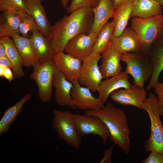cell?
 Here are the masks:
<instances>
[{
  "label": "cell",
  "instance_id": "1",
  "mask_svg": "<svg viewBox=\"0 0 163 163\" xmlns=\"http://www.w3.org/2000/svg\"><path fill=\"white\" fill-rule=\"evenodd\" d=\"M92 8L84 7L65 15L51 26L47 38L56 53L64 52L68 42L81 34H89L93 23Z\"/></svg>",
  "mask_w": 163,
  "mask_h": 163
},
{
  "label": "cell",
  "instance_id": "2",
  "mask_svg": "<svg viewBox=\"0 0 163 163\" xmlns=\"http://www.w3.org/2000/svg\"><path fill=\"white\" fill-rule=\"evenodd\" d=\"M85 113L100 118L109 131L110 141L128 154L130 146L129 136L130 130L123 110L109 103L101 109L87 110L85 111Z\"/></svg>",
  "mask_w": 163,
  "mask_h": 163
},
{
  "label": "cell",
  "instance_id": "3",
  "mask_svg": "<svg viewBox=\"0 0 163 163\" xmlns=\"http://www.w3.org/2000/svg\"><path fill=\"white\" fill-rule=\"evenodd\" d=\"M142 105L143 110L149 114L151 125L150 136L144 143V148L148 152L163 153V125L160 118L157 97L151 92Z\"/></svg>",
  "mask_w": 163,
  "mask_h": 163
},
{
  "label": "cell",
  "instance_id": "4",
  "mask_svg": "<svg viewBox=\"0 0 163 163\" xmlns=\"http://www.w3.org/2000/svg\"><path fill=\"white\" fill-rule=\"evenodd\" d=\"M162 14L150 18L133 17L130 28L137 34L142 47V53L148 56L150 49L162 31Z\"/></svg>",
  "mask_w": 163,
  "mask_h": 163
},
{
  "label": "cell",
  "instance_id": "5",
  "mask_svg": "<svg viewBox=\"0 0 163 163\" xmlns=\"http://www.w3.org/2000/svg\"><path fill=\"white\" fill-rule=\"evenodd\" d=\"M52 127L58 137L76 150L79 149L81 136L78 133L73 114L69 110L61 111L54 109Z\"/></svg>",
  "mask_w": 163,
  "mask_h": 163
},
{
  "label": "cell",
  "instance_id": "6",
  "mask_svg": "<svg viewBox=\"0 0 163 163\" xmlns=\"http://www.w3.org/2000/svg\"><path fill=\"white\" fill-rule=\"evenodd\" d=\"M121 59L126 64L125 72L133 77L134 84L144 87L145 82L151 78L153 71L148 56L142 52H131L121 54Z\"/></svg>",
  "mask_w": 163,
  "mask_h": 163
},
{
  "label": "cell",
  "instance_id": "7",
  "mask_svg": "<svg viewBox=\"0 0 163 163\" xmlns=\"http://www.w3.org/2000/svg\"><path fill=\"white\" fill-rule=\"evenodd\" d=\"M30 79L36 83L38 89V96L43 103L50 101L52 94L53 78L58 70L53 58L42 64L38 63L33 66Z\"/></svg>",
  "mask_w": 163,
  "mask_h": 163
},
{
  "label": "cell",
  "instance_id": "8",
  "mask_svg": "<svg viewBox=\"0 0 163 163\" xmlns=\"http://www.w3.org/2000/svg\"><path fill=\"white\" fill-rule=\"evenodd\" d=\"M76 128L81 136L92 134L100 136L105 145L110 137L109 131L104 122L99 117L91 115L79 113L73 114Z\"/></svg>",
  "mask_w": 163,
  "mask_h": 163
},
{
  "label": "cell",
  "instance_id": "9",
  "mask_svg": "<svg viewBox=\"0 0 163 163\" xmlns=\"http://www.w3.org/2000/svg\"><path fill=\"white\" fill-rule=\"evenodd\" d=\"M101 57L100 53H91L82 61L78 81L81 85L94 92L97 91L103 78L98 65Z\"/></svg>",
  "mask_w": 163,
  "mask_h": 163
},
{
  "label": "cell",
  "instance_id": "10",
  "mask_svg": "<svg viewBox=\"0 0 163 163\" xmlns=\"http://www.w3.org/2000/svg\"><path fill=\"white\" fill-rule=\"evenodd\" d=\"M146 95L144 87L131 84L129 88L114 91L110 96L112 100L122 105H132L143 110L142 104L146 99Z\"/></svg>",
  "mask_w": 163,
  "mask_h": 163
},
{
  "label": "cell",
  "instance_id": "11",
  "mask_svg": "<svg viewBox=\"0 0 163 163\" xmlns=\"http://www.w3.org/2000/svg\"><path fill=\"white\" fill-rule=\"evenodd\" d=\"M72 83L71 97L76 108L85 111L99 110L104 106L99 97H95L91 90L86 87L82 86L78 81Z\"/></svg>",
  "mask_w": 163,
  "mask_h": 163
},
{
  "label": "cell",
  "instance_id": "12",
  "mask_svg": "<svg viewBox=\"0 0 163 163\" xmlns=\"http://www.w3.org/2000/svg\"><path fill=\"white\" fill-rule=\"evenodd\" d=\"M58 69L72 82L78 80L82 61L63 52H59L54 57Z\"/></svg>",
  "mask_w": 163,
  "mask_h": 163
},
{
  "label": "cell",
  "instance_id": "13",
  "mask_svg": "<svg viewBox=\"0 0 163 163\" xmlns=\"http://www.w3.org/2000/svg\"><path fill=\"white\" fill-rule=\"evenodd\" d=\"M96 38L89 34L79 35L68 42L64 51L82 61L92 53Z\"/></svg>",
  "mask_w": 163,
  "mask_h": 163
},
{
  "label": "cell",
  "instance_id": "14",
  "mask_svg": "<svg viewBox=\"0 0 163 163\" xmlns=\"http://www.w3.org/2000/svg\"><path fill=\"white\" fill-rule=\"evenodd\" d=\"M53 82L57 104L61 107L67 106L73 109H76L71 97L73 83L68 80L58 70L54 75Z\"/></svg>",
  "mask_w": 163,
  "mask_h": 163
},
{
  "label": "cell",
  "instance_id": "15",
  "mask_svg": "<svg viewBox=\"0 0 163 163\" xmlns=\"http://www.w3.org/2000/svg\"><path fill=\"white\" fill-rule=\"evenodd\" d=\"M115 11L111 0H100L97 5L92 8L94 18L89 34L96 38L102 27L113 18Z\"/></svg>",
  "mask_w": 163,
  "mask_h": 163
},
{
  "label": "cell",
  "instance_id": "16",
  "mask_svg": "<svg viewBox=\"0 0 163 163\" xmlns=\"http://www.w3.org/2000/svg\"><path fill=\"white\" fill-rule=\"evenodd\" d=\"M102 54L100 68L103 78H109L122 71L121 54L115 49L112 42Z\"/></svg>",
  "mask_w": 163,
  "mask_h": 163
},
{
  "label": "cell",
  "instance_id": "17",
  "mask_svg": "<svg viewBox=\"0 0 163 163\" xmlns=\"http://www.w3.org/2000/svg\"><path fill=\"white\" fill-rule=\"evenodd\" d=\"M112 43L115 49L121 54L130 52H142L139 36L136 32L130 27L126 28L120 36H114Z\"/></svg>",
  "mask_w": 163,
  "mask_h": 163
},
{
  "label": "cell",
  "instance_id": "18",
  "mask_svg": "<svg viewBox=\"0 0 163 163\" xmlns=\"http://www.w3.org/2000/svg\"><path fill=\"white\" fill-rule=\"evenodd\" d=\"M129 75L125 72L121 71L119 74L102 81L97 89L99 98L104 104L108 97L113 91L121 88H129L131 84L129 81Z\"/></svg>",
  "mask_w": 163,
  "mask_h": 163
},
{
  "label": "cell",
  "instance_id": "19",
  "mask_svg": "<svg viewBox=\"0 0 163 163\" xmlns=\"http://www.w3.org/2000/svg\"><path fill=\"white\" fill-rule=\"evenodd\" d=\"M153 67L152 75L146 87L147 90L154 88L158 82L161 73L163 70V31L153 45L148 56Z\"/></svg>",
  "mask_w": 163,
  "mask_h": 163
},
{
  "label": "cell",
  "instance_id": "20",
  "mask_svg": "<svg viewBox=\"0 0 163 163\" xmlns=\"http://www.w3.org/2000/svg\"><path fill=\"white\" fill-rule=\"evenodd\" d=\"M18 52L23 66H33L38 63L37 54L30 38L19 34L11 37Z\"/></svg>",
  "mask_w": 163,
  "mask_h": 163
},
{
  "label": "cell",
  "instance_id": "21",
  "mask_svg": "<svg viewBox=\"0 0 163 163\" xmlns=\"http://www.w3.org/2000/svg\"><path fill=\"white\" fill-rule=\"evenodd\" d=\"M27 13L31 15L38 26L39 30L48 38L51 25L46 16L41 0H26Z\"/></svg>",
  "mask_w": 163,
  "mask_h": 163
},
{
  "label": "cell",
  "instance_id": "22",
  "mask_svg": "<svg viewBox=\"0 0 163 163\" xmlns=\"http://www.w3.org/2000/svg\"><path fill=\"white\" fill-rule=\"evenodd\" d=\"M21 12L9 10L2 12L0 16V37H11L19 34Z\"/></svg>",
  "mask_w": 163,
  "mask_h": 163
},
{
  "label": "cell",
  "instance_id": "23",
  "mask_svg": "<svg viewBox=\"0 0 163 163\" xmlns=\"http://www.w3.org/2000/svg\"><path fill=\"white\" fill-rule=\"evenodd\" d=\"M30 38L35 50L39 63L43 64L53 58L56 53L53 50L48 38L40 31H33Z\"/></svg>",
  "mask_w": 163,
  "mask_h": 163
},
{
  "label": "cell",
  "instance_id": "24",
  "mask_svg": "<svg viewBox=\"0 0 163 163\" xmlns=\"http://www.w3.org/2000/svg\"><path fill=\"white\" fill-rule=\"evenodd\" d=\"M0 42L5 46L7 56L11 61L12 65L14 79L20 78L23 77L25 73L22 66H23L21 59L12 39L10 37H1Z\"/></svg>",
  "mask_w": 163,
  "mask_h": 163
},
{
  "label": "cell",
  "instance_id": "25",
  "mask_svg": "<svg viewBox=\"0 0 163 163\" xmlns=\"http://www.w3.org/2000/svg\"><path fill=\"white\" fill-rule=\"evenodd\" d=\"M32 97V95L31 94H27L15 104L5 111L0 120V136L9 130L11 125L21 112L24 104Z\"/></svg>",
  "mask_w": 163,
  "mask_h": 163
},
{
  "label": "cell",
  "instance_id": "26",
  "mask_svg": "<svg viewBox=\"0 0 163 163\" xmlns=\"http://www.w3.org/2000/svg\"><path fill=\"white\" fill-rule=\"evenodd\" d=\"M133 17L146 18L162 14V6L153 0H134Z\"/></svg>",
  "mask_w": 163,
  "mask_h": 163
},
{
  "label": "cell",
  "instance_id": "27",
  "mask_svg": "<svg viewBox=\"0 0 163 163\" xmlns=\"http://www.w3.org/2000/svg\"><path fill=\"white\" fill-rule=\"evenodd\" d=\"M133 10V2L126 3L115 9L112 20L114 26V36L118 37L123 33Z\"/></svg>",
  "mask_w": 163,
  "mask_h": 163
},
{
  "label": "cell",
  "instance_id": "28",
  "mask_svg": "<svg viewBox=\"0 0 163 163\" xmlns=\"http://www.w3.org/2000/svg\"><path fill=\"white\" fill-rule=\"evenodd\" d=\"M113 22H107L97 35L94 45L92 53H102L112 42L114 35Z\"/></svg>",
  "mask_w": 163,
  "mask_h": 163
},
{
  "label": "cell",
  "instance_id": "29",
  "mask_svg": "<svg viewBox=\"0 0 163 163\" xmlns=\"http://www.w3.org/2000/svg\"><path fill=\"white\" fill-rule=\"evenodd\" d=\"M37 30H39L38 27L31 15L27 12H21L19 31L21 36L28 37L30 31L33 32Z\"/></svg>",
  "mask_w": 163,
  "mask_h": 163
},
{
  "label": "cell",
  "instance_id": "30",
  "mask_svg": "<svg viewBox=\"0 0 163 163\" xmlns=\"http://www.w3.org/2000/svg\"><path fill=\"white\" fill-rule=\"evenodd\" d=\"M14 10L27 13L26 0H0V11Z\"/></svg>",
  "mask_w": 163,
  "mask_h": 163
},
{
  "label": "cell",
  "instance_id": "31",
  "mask_svg": "<svg viewBox=\"0 0 163 163\" xmlns=\"http://www.w3.org/2000/svg\"><path fill=\"white\" fill-rule=\"evenodd\" d=\"M100 0H72L70 5L66 8L67 12H72L84 7L93 8L98 4Z\"/></svg>",
  "mask_w": 163,
  "mask_h": 163
},
{
  "label": "cell",
  "instance_id": "32",
  "mask_svg": "<svg viewBox=\"0 0 163 163\" xmlns=\"http://www.w3.org/2000/svg\"><path fill=\"white\" fill-rule=\"evenodd\" d=\"M163 82H158L155 85L154 91L157 95L159 112L161 116L163 117Z\"/></svg>",
  "mask_w": 163,
  "mask_h": 163
},
{
  "label": "cell",
  "instance_id": "33",
  "mask_svg": "<svg viewBox=\"0 0 163 163\" xmlns=\"http://www.w3.org/2000/svg\"><path fill=\"white\" fill-rule=\"evenodd\" d=\"M141 163H163V153L150 152L147 158L143 159Z\"/></svg>",
  "mask_w": 163,
  "mask_h": 163
},
{
  "label": "cell",
  "instance_id": "34",
  "mask_svg": "<svg viewBox=\"0 0 163 163\" xmlns=\"http://www.w3.org/2000/svg\"><path fill=\"white\" fill-rule=\"evenodd\" d=\"M115 145H116L114 143L113 145L111 146L109 149L105 150L104 157L100 163H112V161L111 160V156L113 153V151L114 146Z\"/></svg>",
  "mask_w": 163,
  "mask_h": 163
},
{
  "label": "cell",
  "instance_id": "35",
  "mask_svg": "<svg viewBox=\"0 0 163 163\" xmlns=\"http://www.w3.org/2000/svg\"><path fill=\"white\" fill-rule=\"evenodd\" d=\"M0 65L11 69L12 67V63L7 56L0 57Z\"/></svg>",
  "mask_w": 163,
  "mask_h": 163
},
{
  "label": "cell",
  "instance_id": "36",
  "mask_svg": "<svg viewBox=\"0 0 163 163\" xmlns=\"http://www.w3.org/2000/svg\"><path fill=\"white\" fill-rule=\"evenodd\" d=\"M4 77L9 82L14 79L13 72L11 69L9 68H6L4 74Z\"/></svg>",
  "mask_w": 163,
  "mask_h": 163
},
{
  "label": "cell",
  "instance_id": "37",
  "mask_svg": "<svg viewBox=\"0 0 163 163\" xmlns=\"http://www.w3.org/2000/svg\"><path fill=\"white\" fill-rule=\"evenodd\" d=\"M113 3L115 9L126 3L129 2H133L134 0H111Z\"/></svg>",
  "mask_w": 163,
  "mask_h": 163
},
{
  "label": "cell",
  "instance_id": "38",
  "mask_svg": "<svg viewBox=\"0 0 163 163\" xmlns=\"http://www.w3.org/2000/svg\"><path fill=\"white\" fill-rule=\"evenodd\" d=\"M7 56L6 50L4 45L0 42V57Z\"/></svg>",
  "mask_w": 163,
  "mask_h": 163
},
{
  "label": "cell",
  "instance_id": "39",
  "mask_svg": "<svg viewBox=\"0 0 163 163\" xmlns=\"http://www.w3.org/2000/svg\"><path fill=\"white\" fill-rule=\"evenodd\" d=\"M62 7L64 8H66L70 0H60Z\"/></svg>",
  "mask_w": 163,
  "mask_h": 163
},
{
  "label": "cell",
  "instance_id": "40",
  "mask_svg": "<svg viewBox=\"0 0 163 163\" xmlns=\"http://www.w3.org/2000/svg\"><path fill=\"white\" fill-rule=\"evenodd\" d=\"M6 68L3 66L0 65V76L1 77H4V72Z\"/></svg>",
  "mask_w": 163,
  "mask_h": 163
},
{
  "label": "cell",
  "instance_id": "41",
  "mask_svg": "<svg viewBox=\"0 0 163 163\" xmlns=\"http://www.w3.org/2000/svg\"><path fill=\"white\" fill-rule=\"evenodd\" d=\"M158 4L161 6H163V0H153Z\"/></svg>",
  "mask_w": 163,
  "mask_h": 163
},
{
  "label": "cell",
  "instance_id": "42",
  "mask_svg": "<svg viewBox=\"0 0 163 163\" xmlns=\"http://www.w3.org/2000/svg\"><path fill=\"white\" fill-rule=\"evenodd\" d=\"M162 30L163 31V20H162Z\"/></svg>",
  "mask_w": 163,
  "mask_h": 163
},
{
  "label": "cell",
  "instance_id": "43",
  "mask_svg": "<svg viewBox=\"0 0 163 163\" xmlns=\"http://www.w3.org/2000/svg\"><path fill=\"white\" fill-rule=\"evenodd\" d=\"M41 0L42 2V1H43L44 0Z\"/></svg>",
  "mask_w": 163,
  "mask_h": 163
}]
</instances>
